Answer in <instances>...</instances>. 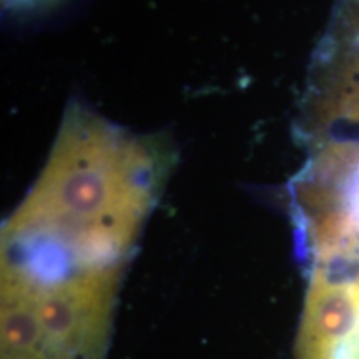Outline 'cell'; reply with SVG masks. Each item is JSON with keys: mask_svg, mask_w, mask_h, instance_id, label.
Returning a JSON list of instances; mask_svg holds the SVG:
<instances>
[{"mask_svg": "<svg viewBox=\"0 0 359 359\" xmlns=\"http://www.w3.org/2000/svg\"><path fill=\"white\" fill-rule=\"evenodd\" d=\"M122 269L2 251V359H107Z\"/></svg>", "mask_w": 359, "mask_h": 359, "instance_id": "2", "label": "cell"}, {"mask_svg": "<svg viewBox=\"0 0 359 359\" xmlns=\"http://www.w3.org/2000/svg\"><path fill=\"white\" fill-rule=\"evenodd\" d=\"M296 358L359 359V275L314 264Z\"/></svg>", "mask_w": 359, "mask_h": 359, "instance_id": "3", "label": "cell"}, {"mask_svg": "<svg viewBox=\"0 0 359 359\" xmlns=\"http://www.w3.org/2000/svg\"><path fill=\"white\" fill-rule=\"evenodd\" d=\"M167 168L163 145L75 109L37 183L7 219L2 246L82 266H123Z\"/></svg>", "mask_w": 359, "mask_h": 359, "instance_id": "1", "label": "cell"}]
</instances>
